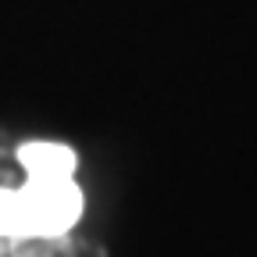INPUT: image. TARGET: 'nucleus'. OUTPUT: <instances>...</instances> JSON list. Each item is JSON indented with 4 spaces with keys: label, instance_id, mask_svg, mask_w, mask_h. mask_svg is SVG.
Segmentation results:
<instances>
[{
    "label": "nucleus",
    "instance_id": "obj_1",
    "mask_svg": "<svg viewBox=\"0 0 257 257\" xmlns=\"http://www.w3.org/2000/svg\"><path fill=\"white\" fill-rule=\"evenodd\" d=\"M82 211L72 175H29L22 189H0V239H50L68 232Z\"/></svg>",
    "mask_w": 257,
    "mask_h": 257
},
{
    "label": "nucleus",
    "instance_id": "obj_2",
    "mask_svg": "<svg viewBox=\"0 0 257 257\" xmlns=\"http://www.w3.org/2000/svg\"><path fill=\"white\" fill-rule=\"evenodd\" d=\"M22 165L29 175H72L75 168V154L68 147H54V143H29L18 150Z\"/></svg>",
    "mask_w": 257,
    "mask_h": 257
}]
</instances>
